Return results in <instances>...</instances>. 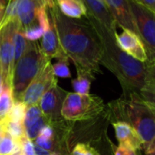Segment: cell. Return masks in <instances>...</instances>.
<instances>
[{
    "instance_id": "cell-10",
    "label": "cell",
    "mask_w": 155,
    "mask_h": 155,
    "mask_svg": "<svg viewBox=\"0 0 155 155\" xmlns=\"http://www.w3.org/2000/svg\"><path fill=\"white\" fill-rule=\"evenodd\" d=\"M103 2L114 18L118 27L138 35L128 0H103Z\"/></svg>"
},
{
    "instance_id": "cell-24",
    "label": "cell",
    "mask_w": 155,
    "mask_h": 155,
    "mask_svg": "<svg viewBox=\"0 0 155 155\" xmlns=\"http://www.w3.org/2000/svg\"><path fill=\"white\" fill-rule=\"evenodd\" d=\"M52 70L54 75L59 78H70L71 76L67 58H58V61L52 65Z\"/></svg>"
},
{
    "instance_id": "cell-6",
    "label": "cell",
    "mask_w": 155,
    "mask_h": 155,
    "mask_svg": "<svg viewBox=\"0 0 155 155\" xmlns=\"http://www.w3.org/2000/svg\"><path fill=\"white\" fill-rule=\"evenodd\" d=\"M18 22L8 20L0 28V69L4 84L11 86L14 69V35Z\"/></svg>"
},
{
    "instance_id": "cell-22",
    "label": "cell",
    "mask_w": 155,
    "mask_h": 155,
    "mask_svg": "<svg viewBox=\"0 0 155 155\" xmlns=\"http://www.w3.org/2000/svg\"><path fill=\"white\" fill-rule=\"evenodd\" d=\"M26 110H27V106L25 105V103H23L22 101H15L13 107H12L11 110L9 111V113L6 119L12 120V121L23 123Z\"/></svg>"
},
{
    "instance_id": "cell-40",
    "label": "cell",
    "mask_w": 155,
    "mask_h": 155,
    "mask_svg": "<svg viewBox=\"0 0 155 155\" xmlns=\"http://www.w3.org/2000/svg\"><path fill=\"white\" fill-rule=\"evenodd\" d=\"M49 155H58V154L57 152H51V153H50Z\"/></svg>"
},
{
    "instance_id": "cell-29",
    "label": "cell",
    "mask_w": 155,
    "mask_h": 155,
    "mask_svg": "<svg viewBox=\"0 0 155 155\" xmlns=\"http://www.w3.org/2000/svg\"><path fill=\"white\" fill-rule=\"evenodd\" d=\"M133 1L155 14V0H133Z\"/></svg>"
},
{
    "instance_id": "cell-34",
    "label": "cell",
    "mask_w": 155,
    "mask_h": 155,
    "mask_svg": "<svg viewBox=\"0 0 155 155\" xmlns=\"http://www.w3.org/2000/svg\"><path fill=\"white\" fill-rule=\"evenodd\" d=\"M3 78H2V73H1V69H0V94H1L2 91V88H3Z\"/></svg>"
},
{
    "instance_id": "cell-19",
    "label": "cell",
    "mask_w": 155,
    "mask_h": 155,
    "mask_svg": "<svg viewBox=\"0 0 155 155\" xmlns=\"http://www.w3.org/2000/svg\"><path fill=\"white\" fill-rule=\"evenodd\" d=\"M20 149L19 142L15 140L8 132L4 131L0 140V155H11Z\"/></svg>"
},
{
    "instance_id": "cell-30",
    "label": "cell",
    "mask_w": 155,
    "mask_h": 155,
    "mask_svg": "<svg viewBox=\"0 0 155 155\" xmlns=\"http://www.w3.org/2000/svg\"><path fill=\"white\" fill-rule=\"evenodd\" d=\"M38 136H40L42 138H45V139H52L53 138V130H52V128L49 125H46L41 130Z\"/></svg>"
},
{
    "instance_id": "cell-13",
    "label": "cell",
    "mask_w": 155,
    "mask_h": 155,
    "mask_svg": "<svg viewBox=\"0 0 155 155\" xmlns=\"http://www.w3.org/2000/svg\"><path fill=\"white\" fill-rule=\"evenodd\" d=\"M119 145H126L136 150H142V141L136 130L126 121H114L112 123Z\"/></svg>"
},
{
    "instance_id": "cell-18",
    "label": "cell",
    "mask_w": 155,
    "mask_h": 155,
    "mask_svg": "<svg viewBox=\"0 0 155 155\" xmlns=\"http://www.w3.org/2000/svg\"><path fill=\"white\" fill-rule=\"evenodd\" d=\"M27 46L28 40L25 37L23 28L18 23L14 35V66L25 53Z\"/></svg>"
},
{
    "instance_id": "cell-33",
    "label": "cell",
    "mask_w": 155,
    "mask_h": 155,
    "mask_svg": "<svg viewBox=\"0 0 155 155\" xmlns=\"http://www.w3.org/2000/svg\"><path fill=\"white\" fill-rule=\"evenodd\" d=\"M5 12H6V8L2 7L0 5V28L3 25L4 18H5Z\"/></svg>"
},
{
    "instance_id": "cell-7",
    "label": "cell",
    "mask_w": 155,
    "mask_h": 155,
    "mask_svg": "<svg viewBox=\"0 0 155 155\" xmlns=\"http://www.w3.org/2000/svg\"><path fill=\"white\" fill-rule=\"evenodd\" d=\"M101 102H96V99L89 95H80L77 93H68L66 95L60 113L67 120H80L88 117Z\"/></svg>"
},
{
    "instance_id": "cell-36",
    "label": "cell",
    "mask_w": 155,
    "mask_h": 155,
    "mask_svg": "<svg viewBox=\"0 0 155 155\" xmlns=\"http://www.w3.org/2000/svg\"><path fill=\"white\" fill-rule=\"evenodd\" d=\"M4 127H3V123L0 122V140H1L2 136H3V133H4Z\"/></svg>"
},
{
    "instance_id": "cell-38",
    "label": "cell",
    "mask_w": 155,
    "mask_h": 155,
    "mask_svg": "<svg viewBox=\"0 0 155 155\" xmlns=\"http://www.w3.org/2000/svg\"><path fill=\"white\" fill-rule=\"evenodd\" d=\"M145 155H155V150L150 151V152H148V153H145Z\"/></svg>"
},
{
    "instance_id": "cell-41",
    "label": "cell",
    "mask_w": 155,
    "mask_h": 155,
    "mask_svg": "<svg viewBox=\"0 0 155 155\" xmlns=\"http://www.w3.org/2000/svg\"><path fill=\"white\" fill-rule=\"evenodd\" d=\"M98 1H101V2H103V0H98ZM104 3V2H103Z\"/></svg>"
},
{
    "instance_id": "cell-27",
    "label": "cell",
    "mask_w": 155,
    "mask_h": 155,
    "mask_svg": "<svg viewBox=\"0 0 155 155\" xmlns=\"http://www.w3.org/2000/svg\"><path fill=\"white\" fill-rule=\"evenodd\" d=\"M114 155H139L138 150L126 146V145H119L114 151Z\"/></svg>"
},
{
    "instance_id": "cell-17",
    "label": "cell",
    "mask_w": 155,
    "mask_h": 155,
    "mask_svg": "<svg viewBox=\"0 0 155 155\" xmlns=\"http://www.w3.org/2000/svg\"><path fill=\"white\" fill-rule=\"evenodd\" d=\"M12 87L3 83V88L0 94V121H3L8 115L14 104Z\"/></svg>"
},
{
    "instance_id": "cell-14",
    "label": "cell",
    "mask_w": 155,
    "mask_h": 155,
    "mask_svg": "<svg viewBox=\"0 0 155 155\" xmlns=\"http://www.w3.org/2000/svg\"><path fill=\"white\" fill-rule=\"evenodd\" d=\"M63 94L64 92L58 88L57 84L50 87L42 95L38 101V106L41 110V112L48 116L58 114L65 99Z\"/></svg>"
},
{
    "instance_id": "cell-31",
    "label": "cell",
    "mask_w": 155,
    "mask_h": 155,
    "mask_svg": "<svg viewBox=\"0 0 155 155\" xmlns=\"http://www.w3.org/2000/svg\"><path fill=\"white\" fill-rule=\"evenodd\" d=\"M86 149H87L86 144L80 143L76 145V147L72 150L71 155H86Z\"/></svg>"
},
{
    "instance_id": "cell-1",
    "label": "cell",
    "mask_w": 155,
    "mask_h": 155,
    "mask_svg": "<svg viewBox=\"0 0 155 155\" xmlns=\"http://www.w3.org/2000/svg\"><path fill=\"white\" fill-rule=\"evenodd\" d=\"M56 26L60 46L78 68L89 73L98 68L102 60L103 49L101 40L86 18L73 19L65 17L57 6L48 8Z\"/></svg>"
},
{
    "instance_id": "cell-3",
    "label": "cell",
    "mask_w": 155,
    "mask_h": 155,
    "mask_svg": "<svg viewBox=\"0 0 155 155\" xmlns=\"http://www.w3.org/2000/svg\"><path fill=\"white\" fill-rule=\"evenodd\" d=\"M120 120L129 123L139 134L145 153L155 150V108L138 91H127L118 102Z\"/></svg>"
},
{
    "instance_id": "cell-32",
    "label": "cell",
    "mask_w": 155,
    "mask_h": 155,
    "mask_svg": "<svg viewBox=\"0 0 155 155\" xmlns=\"http://www.w3.org/2000/svg\"><path fill=\"white\" fill-rule=\"evenodd\" d=\"M34 149H35V155H49L51 153L50 150H47L45 149H42L36 144L34 145Z\"/></svg>"
},
{
    "instance_id": "cell-39",
    "label": "cell",
    "mask_w": 155,
    "mask_h": 155,
    "mask_svg": "<svg viewBox=\"0 0 155 155\" xmlns=\"http://www.w3.org/2000/svg\"><path fill=\"white\" fill-rule=\"evenodd\" d=\"M150 66H152V67H153V68H155V60H154V61H153V62H152V63H151V64L150 65Z\"/></svg>"
},
{
    "instance_id": "cell-37",
    "label": "cell",
    "mask_w": 155,
    "mask_h": 155,
    "mask_svg": "<svg viewBox=\"0 0 155 155\" xmlns=\"http://www.w3.org/2000/svg\"><path fill=\"white\" fill-rule=\"evenodd\" d=\"M11 155H23V152H22L21 149H19V150H18L17 151L13 152V153H12Z\"/></svg>"
},
{
    "instance_id": "cell-5",
    "label": "cell",
    "mask_w": 155,
    "mask_h": 155,
    "mask_svg": "<svg viewBox=\"0 0 155 155\" xmlns=\"http://www.w3.org/2000/svg\"><path fill=\"white\" fill-rule=\"evenodd\" d=\"M137 33L146 48L148 61L150 65L155 60V14L133 0H128Z\"/></svg>"
},
{
    "instance_id": "cell-12",
    "label": "cell",
    "mask_w": 155,
    "mask_h": 155,
    "mask_svg": "<svg viewBox=\"0 0 155 155\" xmlns=\"http://www.w3.org/2000/svg\"><path fill=\"white\" fill-rule=\"evenodd\" d=\"M84 2L88 10L87 15L93 18L109 30L117 31V23L103 2L98 0H84Z\"/></svg>"
},
{
    "instance_id": "cell-21",
    "label": "cell",
    "mask_w": 155,
    "mask_h": 155,
    "mask_svg": "<svg viewBox=\"0 0 155 155\" xmlns=\"http://www.w3.org/2000/svg\"><path fill=\"white\" fill-rule=\"evenodd\" d=\"M41 116H42V112L38 104L28 106L23 120V125L25 130L29 128L31 125H33Z\"/></svg>"
},
{
    "instance_id": "cell-20",
    "label": "cell",
    "mask_w": 155,
    "mask_h": 155,
    "mask_svg": "<svg viewBox=\"0 0 155 155\" xmlns=\"http://www.w3.org/2000/svg\"><path fill=\"white\" fill-rule=\"evenodd\" d=\"M2 123L4 130L8 132L15 140H18L20 138L25 136V128L23 123L12 121L8 119H5Z\"/></svg>"
},
{
    "instance_id": "cell-26",
    "label": "cell",
    "mask_w": 155,
    "mask_h": 155,
    "mask_svg": "<svg viewBox=\"0 0 155 155\" xmlns=\"http://www.w3.org/2000/svg\"><path fill=\"white\" fill-rule=\"evenodd\" d=\"M20 149L23 152V155H35V149H34V144L33 142L28 140L26 135L20 138L18 140Z\"/></svg>"
},
{
    "instance_id": "cell-2",
    "label": "cell",
    "mask_w": 155,
    "mask_h": 155,
    "mask_svg": "<svg viewBox=\"0 0 155 155\" xmlns=\"http://www.w3.org/2000/svg\"><path fill=\"white\" fill-rule=\"evenodd\" d=\"M85 18L93 27L101 40L103 49L102 58L106 57L114 69L117 70L126 92H140L146 81L149 70L148 64L136 60L119 48L115 38L117 31L109 30L89 15Z\"/></svg>"
},
{
    "instance_id": "cell-15",
    "label": "cell",
    "mask_w": 155,
    "mask_h": 155,
    "mask_svg": "<svg viewBox=\"0 0 155 155\" xmlns=\"http://www.w3.org/2000/svg\"><path fill=\"white\" fill-rule=\"evenodd\" d=\"M56 5L59 12L69 18L82 19L88 13L84 0H56Z\"/></svg>"
},
{
    "instance_id": "cell-28",
    "label": "cell",
    "mask_w": 155,
    "mask_h": 155,
    "mask_svg": "<svg viewBox=\"0 0 155 155\" xmlns=\"http://www.w3.org/2000/svg\"><path fill=\"white\" fill-rule=\"evenodd\" d=\"M53 140L52 139H45L40 136H38L35 139V144L39 146L42 149H45L47 150H51L53 148Z\"/></svg>"
},
{
    "instance_id": "cell-11",
    "label": "cell",
    "mask_w": 155,
    "mask_h": 155,
    "mask_svg": "<svg viewBox=\"0 0 155 155\" xmlns=\"http://www.w3.org/2000/svg\"><path fill=\"white\" fill-rule=\"evenodd\" d=\"M48 15H49L48 27L47 28L46 31L44 32V34L41 38V44H40L41 50H42L43 54L49 60L54 58H67V56L65 55V53L60 46L57 28H56L54 20H53L49 11H48Z\"/></svg>"
},
{
    "instance_id": "cell-9",
    "label": "cell",
    "mask_w": 155,
    "mask_h": 155,
    "mask_svg": "<svg viewBox=\"0 0 155 155\" xmlns=\"http://www.w3.org/2000/svg\"><path fill=\"white\" fill-rule=\"evenodd\" d=\"M115 38L117 45L123 52L140 62L147 63L148 56L146 48L140 38L136 33L128 29H122L121 33H116Z\"/></svg>"
},
{
    "instance_id": "cell-35",
    "label": "cell",
    "mask_w": 155,
    "mask_h": 155,
    "mask_svg": "<svg viewBox=\"0 0 155 155\" xmlns=\"http://www.w3.org/2000/svg\"><path fill=\"white\" fill-rule=\"evenodd\" d=\"M8 2H9V0H0V5H1L2 7H4V8H7Z\"/></svg>"
},
{
    "instance_id": "cell-8",
    "label": "cell",
    "mask_w": 155,
    "mask_h": 155,
    "mask_svg": "<svg viewBox=\"0 0 155 155\" xmlns=\"http://www.w3.org/2000/svg\"><path fill=\"white\" fill-rule=\"evenodd\" d=\"M57 84V80L52 70V64L48 62L43 69L37 75V77L28 85L24 91L21 101L25 105L31 106L38 103L42 95L52 86Z\"/></svg>"
},
{
    "instance_id": "cell-16",
    "label": "cell",
    "mask_w": 155,
    "mask_h": 155,
    "mask_svg": "<svg viewBox=\"0 0 155 155\" xmlns=\"http://www.w3.org/2000/svg\"><path fill=\"white\" fill-rule=\"evenodd\" d=\"M149 66L148 75L143 88L140 90V96L152 107L155 108V68Z\"/></svg>"
},
{
    "instance_id": "cell-23",
    "label": "cell",
    "mask_w": 155,
    "mask_h": 155,
    "mask_svg": "<svg viewBox=\"0 0 155 155\" xmlns=\"http://www.w3.org/2000/svg\"><path fill=\"white\" fill-rule=\"evenodd\" d=\"M72 87L75 93L80 95H89L91 88V81L88 78L79 75L77 79L72 81Z\"/></svg>"
},
{
    "instance_id": "cell-25",
    "label": "cell",
    "mask_w": 155,
    "mask_h": 155,
    "mask_svg": "<svg viewBox=\"0 0 155 155\" xmlns=\"http://www.w3.org/2000/svg\"><path fill=\"white\" fill-rule=\"evenodd\" d=\"M46 126V120L41 116L33 125H31L29 128L25 130V135L26 137L32 140H35L40 133L41 130Z\"/></svg>"
},
{
    "instance_id": "cell-4",
    "label": "cell",
    "mask_w": 155,
    "mask_h": 155,
    "mask_svg": "<svg viewBox=\"0 0 155 155\" xmlns=\"http://www.w3.org/2000/svg\"><path fill=\"white\" fill-rule=\"evenodd\" d=\"M50 60L43 54L38 41H28L25 53L15 64L11 87L14 101H21L28 85Z\"/></svg>"
}]
</instances>
